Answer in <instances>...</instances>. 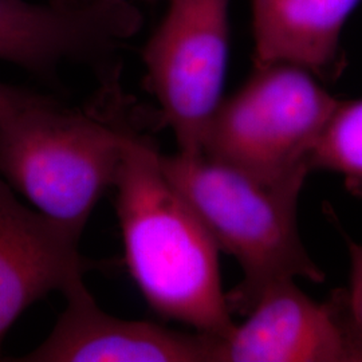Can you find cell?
<instances>
[{"label":"cell","mask_w":362,"mask_h":362,"mask_svg":"<svg viewBox=\"0 0 362 362\" xmlns=\"http://www.w3.org/2000/svg\"><path fill=\"white\" fill-rule=\"evenodd\" d=\"M350 287L346 293L350 314L362 333V246L349 240Z\"/></svg>","instance_id":"cell-12"},{"label":"cell","mask_w":362,"mask_h":362,"mask_svg":"<svg viewBox=\"0 0 362 362\" xmlns=\"http://www.w3.org/2000/svg\"><path fill=\"white\" fill-rule=\"evenodd\" d=\"M224 337H214L212 362H362V333L346 293L320 303L296 281L272 286Z\"/></svg>","instance_id":"cell-6"},{"label":"cell","mask_w":362,"mask_h":362,"mask_svg":"<svg viewBox=\"0 0 362 362\" xmlns=\"http://www.w3.org/2000/svg\"><path fill=\"white\" fill-rule=\"evenodd\" d=\"M37 94L0 83V118L30 103Z\"/></svg>","instance_id":"cell-13"},{"label":"cell","mask_w":362,"mask_h":362,"mask_svg":"<svg viewBox=\"0 0 362 362\" xmlns=\"http://www.w3.org/2000/svg\"><path fill=\"white\" fill-rule=\"evenodd\" d=\"M130 137L37 94L0 118V175L42 215L81 238L115 187Z\"/></svg>","instance_id":"cell-3"},{"label":"cell","mask_w":362,"mask_h":362,"mask_svg":"<svg viewBox=\"0 0 362 362\" xmlns=\"http://www.w3.org/2000/svg\"><path fill=\"white\" fill-rule=\"evenodd\" d=\"M113 188L125 263L149 308L197 333L227 336L235 324L219 247L170 184L152 144L132 134Z\"/></svg>","instance_id":"cell-1"},{"label":"cell","mask_w":362,"mask_h":362,"mask_svg":"<svg viewBox=\"0 0 362 362\" xmlns=\"http://www.w3.org/2000/svg\"><path fill=\"white\" fill-rule=\"evenodd\" d=\"M64 297L52 333L18 361L212 362L214 337L115 317L98 306L83 281Z\"/></svg>","instance_id":"cell-7"},{"label":"cell","mask_w":362,"mask_h":362,"mask_svg":"<svg viewBox=\"0 0 362 362\" xmlns=\"http://www.w3.org/2000/svg\"><path fill=\"white\" fill-rule=\"evenodd\" d=\"M313 168L339 173L362 196V100L341 101L313 156Z\"/></svg>","instance_id":"cell-11"},{"label":"cell","mask_w":362,"mask_h":362,"mask_svg":"<svg viewBox=\"0 0 362 362\" xmlns=\"http://www.w3.org/2000/svg\"><path fill=\"white\" fill-rule=\"evenodd\" d=\"M139 23L128 1L0 0V59L47 71L65 59L104 52L130 37Z\"/></svg>","instance_id":"cell-9"},{"label":"cell","mask_w":362,"mask_h":362,"mask_svg":"<svg viewBox=\"0 0 362 362\" xmlns=\"http://www.w3.org/2000/svg\"><path fill=\"white\" fill-rule=\"evenodd\" d=\"M115 1H128V0H115Z\"/></svg>","instance_id":"cell-14"},{"label":"cell","mask_w":362,"mask_h":362,"mask_svg":"<svg viewBox=\"0 0 362 362\" xmlns=\"http://www.w3.org/2000/svg\"><path fill=\"white\" fill-rule=\"evenodd\" d=\"M339 103L303 67H255L245 86L221 101L203 153L260 180L305 182Z\"/></svg>","instance_id":"cell-4"},{"label":"cell","mask_w":362,"mask_h":362,"mask_svg":"<svg viewBox=\"0 0 362 362\" xmlns=\"http://www.w3.org/2000/svg\"><path fill=\"white\" fill-rule=\"evenodd\" d=\"M79 239L21 203L0 175V349L31 305L52 291L64 294L93 269Z\"/></svg>","instance_id":"cell-8"},{"label":"cell","mask_w":362,"mask_h":362,"mask_svg":"<svg viewBox=\"0 0 362 362\" xmlns=\"http://www.w3.org/2000/svg\"><path fill=\"white\" fill-rule=\"evenodd\" d=\"M160 164L216 246L242 267V282L227 296L231 311L247 314L282 282L324 281L298 231L303 182L260 180L204 153L160 155Z\"/></svg>","instance_id":"cell-2"},{"label":"cell","mask_w":362,"mask_h":362,"mask_svg":"<svg viewBox=\"0 0 362 362\" xmlns=\"http://www.w3.org/2000/svg\"><path fill=\"white\" fill-rule=\"evenodd\" d=\"M360 0H251L255 67L290 64L322 77L334 67L344 25Z\"/></svg>","instance_id":"cell-10"},{"label":"cell","mask_w":362,"mask_h":362,"mask_svg":"<svg viewBox=\"0 0 362 362\" xmlns=\"http://www.w3.org/2000/svg\"><path fill=\"white\" fill-rule=\"evenodd\" d=\"M230 0H169L144 49L148 82L182 155L203 153L221 104L230 45Z\"/></svg>","instance_id":"cell-5"}]
</instances>
